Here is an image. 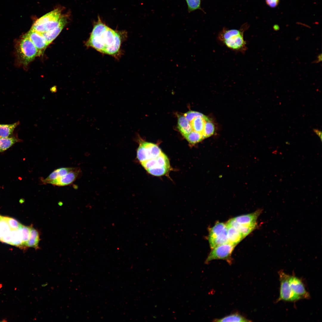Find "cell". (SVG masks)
<instances>
[{"mask_svg": "<svg viewBox=\"0 0 322 322\" xmlns=\"http://www.w3.org/2000/svg\"><path fill=\"white\" fill-rule=\"evenodd\" d=\"M125 31L114 30L98 17L86 43V45L103 54L118 58L121 55L122 44L126 38Z\"/></svg>", "mask_w": 322, "mask_h": 322, "instance_id": "1", "label": "cell"}, {"mask_svg": "<svg viewBox=\"0 0 322 322\" xmlns=\"http://www.w3.org/2000/svg\"><path fill=\"white\" fill-rule=\"evenodd\" d=\"M139 146L137 158L144 168L149 174L156 176L166 174L169 170V160L157 145L138 140Z\"/></svg>", "mask_w": 322, "mask_h": 322, "instance_id": "2", "label": "cell"}, {"mask_svg": "<svg viewBox=\"0 0 322 322\" xmlns=\"http://www.w3.org/2000/svg\"><path fill=\"white\" fill-rule=\"evenodd\" d=\"M15 48L17 62L21 66H27L39 56L37 48L25 34L17 40Z\"/></svg>", "mask_w": 322, "mask_h": 322, "instance_id": "3", "label": "cell"}, {"mask_svg": "<svg viewBox=\"0 0 322 322\" xmlns=\"http://www.w3.org/2000/svg\"><path fill=\"white\" fill-rule=\"evenodd\" d=\"M208 240L211 249L228 243L226 224L219 222H216L212 227L209 229Z\"/></svg>", "mask_w": 322, "mask_h": 322, "instance_id": "4", "label": "cell"}, {"mask_svg": "<svg viewBox=\"0 0 322 322\" xmlns=\"http://www.w3.org/2000/svg\"><path fill=\"white\" fill-rule=\"evenodd\" d=\"M235 246L227 243L217 246L212 249L205 261V264L216 259L226 261L230 265L232 262L231 255Z\"/></svg>", "mask_w": 322, "mask_h": 322, "instance_id": "5", "label": "cell"}, {"mask_svg": "<svg viewBox=\"0 0 322 322\" xmlns=\"http://www.w3.org/2000/svg\"><path fill=\"white\" fill-rule=\"evenodd\" d=\"M280 281V289L279 297L277 302L280 301L294 302L299 300L292 292L289 283L290 275L283 270L278 272Z\"/></svg>", "mask_w": 322, "mask_h": 322, "instance_id": "6", "label": "cell"}, {"mask_svg": "<svg viewBox=\"0 0 322 322\" xmlns=\"http://www.w3.org/2000/svg\"><path fill=\"white\" fill-rule=\"evenodd\" d=\"M244 33L233 35L221 43L227 48L236 52L242 53L247 49V43L244 38Z\"/></svg>", "mask_w": 322, "mask_h": 322, "instance_id": "7", "label": "cell"}, {"mask_svg": "<svg viewBox=\"0 0 322 322\" xmlns=\"http://www.w3.org/2000/svg\"><path fill=\"white\" fill-rule=\"evenodd\" d=\"M289 283L291 289L297 297L300 299H308L310 298L309 293L305 289L301 280L294 275H290Z\"/></svg>", "mask_w": 322, "mask_h": 322, "instance_id": "8", "label": "cell"}, {"mask_svg": "<svg viewBox=\"0 0 322 322\" xmlns=\"http://www.w3.org/2000/svg\"><path fill=\"white\" fill-rule=\"evenodd\" d=\"M25 35L30 39L36 47L38 51V55L42 54L48 45L43 35L31 29Z\"/></svg>", "mask_w": 322, "mask_h": 322, "instance_id": "9", "label": "cell"}, {"mask_svg": "<svg viewBox=\"0 0 322 322\" xmlns=\"http://www.w3.org/2000/svg\"><path fill=\"white\" fill-rule=\"evenodd\" d=\"M81 170L79 168H75L65 175L49 182L48 184L57 186H65L73 182L79 177Z\"/></svg>", "mask_w": 322, "mask_h": 322, "instance_id": "10", "label": "cell"}, {"mask_svg": "<svg viewBox=\"0 0 322 322\" xmlns=\"http://www.w3.org/2000/svg\"><path fill=\"white\" fill-rule=\"evenodd\" d=\"M66 19L62 16L59 19H55L46 22L38 25H32L31 29L41 33L53 30L59 26L66 24Z\"/></svg>", "mask_w": 322, "mask_h": 322, "instance_id": "11", "label": "cell"}, {"mask_svg": "<svg viewBox=\"0 0 322 322\" xmlns=\"http://www.w3.org/2000/svg\"><path fill=\"white\" fill-rule=\"evenodd\" d=\"M261 212L259 209L252 213L239 216L233 218L237 223L246 225L257 224L256 220Z\"/></svg>", "mask_w": 322, "mask_h": 322, "instance_id": "12", "label": "cell"}, {"mask_svg": "<svg viewBox=\"0 0 322 322\" xmlns=\"http://www.w3.org/2000/svg\"><path fill=\"white\" fill-rule=\"evenodd\" d=\"M226 225L227 229L228 243L235 246L244 237L233 227L226 223Z\"/></svg>", "mask_w": 322, "mask_h": 322, "instance_id": "13", "label": "cell"}, {"mask_svg": "<svg viewBox=\"0 0 322 322\" xmlns=\"http://www.w3.org/2000/svg\"><path fill=\"white\" fill-rule=\"evenodd\" d=\"M75 168L63 167L57 169L52 172L46 178L41 179V181L43 184H48L49 182L65 175Z\"/></svg>", "mask_w": 322, "mask_h": 322, "instance_id": "14", "label": "cell"}, {"mask_svg": "<svg viewBox=\"0 0 322 322\" xmlns=\"http://www.w3.org/2000/svg\"><path fill=\"white\" fill-rule=\"evenodd\" d=\"M235 228L245 237L255 230L257 227V224L252 225H246L239 223L233 218L230 219L226 223Z\"/></svg>", "mask_w": 322, "mask_h": 322, "instance_id": "15", "label": "cell"}, {"mask_svg": "<svg viewBox=\"0 0 322 322\" xmlns=\"http://www.w3.org/2000/svg\"><path fill=\"white\" fill-rule=\"evenodd\" d=\"M22 141L16 134H13L8 137H0V153L6 151L16 143Z\"/></svg>", "mask_w": 322, "mask_h": 322, "instance_id": "16", "label": "cell"}, {"mask_svg": "<svg viewBox=\"0 0 322 322\" xmlns=\"http://www.w3.org/2000/svg\"><path fill=\"white\" fill-rule=\"evenodd\" d=\"M61 11L60 9H57L54 10L37 20L32 25H38L48 21L59 19L62 16L61 15Z\"/></svg>", "mask_w": 322, "mask_h": 322, "instance_id": "17", "label": "cell"}, {"mask_svg": "<svg viewBox=\"0 0 322 322\" xmlns=\"http://www.w3.org/2000/svg\"><path fill=\"white\" fill-rule=\"evenodd\" d=\"M177 124L178 128L184 137L192 131L190 122L184 116L178 115Z\"/></svg>", "mask_w": 322, "mask_h": 322, "instance_id": "18", "label": "cell"}, {"mask_svg": "<svg viewBox=\"0 0 322 322\" xmlns=\"http://www.w3.org/2000/svg\"><path fill=\"white\" fill-rule=\"evenodd\" d=\"M40 240L39 232L33 227L32 225H31L30 237L27 244V247H33L36 250L38 249Z\"/></svg>", "mask_w": 322, "mask_h": 322, "instance_id": "19", "label": "cell"}, {"mask_svg": "<svg viewBox=\"0 0 322 322\" xmlns=\"http://www.w3.org/2000/svg\"><path fill=\"white\" fill-rule=\"evenodd\" d=\"M207 118L205 116H199L194 118L190 121L192 131L202 134L205 123Z\"/></svg>", "mask_w": 322, "mask_h": 322, "instance_id": "20", "label": "cell"}, {"mask_svg": "<svg viewBox=\"0 0 322 322\" xmlns=\"http://www.w3.org/2000/svg\"><path fill=\"white\" fill-rule=\"evenodd\" d=\"M245 28H242L240 30L224 28L219 34L217 36L218 40L221 43L233 35L244 33L245 30Z\"/></svg>", "mask_w": 322, "mask_h": 322, "instance_id": "21", "label": "cell"}, {"mask_svg": "<svg viewBox=\"0 0 322 322\" xmlns=\"http://www.w3.org/2000/svg\"><path fill=\"white\" fill-rule=\"evenodd\" d=\"M19 124V121L10 124H0V137L13 135L15 129Z\"/></svg>", "mask_w": 322, "mask_h": 322, "instance_id": "22", "label": "cell"}, {"mask_svg": "<svg viewBox=\"0 0 322 322\" xmlns=\"http://www.w3.org/2000/svg\"><path fill=\"white\" fill-rule=\"evenodd\" d=\"M213 321L215 322L251 321L243 316L237 312L231 314L222 318L215 319Z\"/></svg>", "mask_w": 322, "mask_h": 322, "instance_id": "23", "label": "cell"}, {"mask_svg": "<svg viewBox=\"0 0 322 322\" xmlns=\"http://www.w3.org/2000/svg\"><path fill=\"white\" fill-rule=\"evenodd\" d=\"M65 24H62L53 30L41 33L45 38L48 45L51 43L58 35Z\"/></svg>", "mask_w": 322, "mask_h": 322, "instance_id": "24", "label": "cell"}, {"mask_svg": "<svg viewBox=\"0 0 322 322\" xmlns=\"http://www.w3.org/2000/svg\"><path fill=\"white\" fill-rule=\"evenodd\" d=\"M184 137L190 143L192 144L198 143L204 139L202 133L193 131H191Z\"/></svg>", "mask_w": 322, "mask_h": 322, "instance_id": "25", "label": "cell"}, {"mask_svg": "<svg viewBox=\"0 0 322 322\" xmlns=\"http://www.w3.org/2000/svg\"><path fill=\"white\" fill-rule=\"evenodd\" d=\"M215 130L214 126L212 122L207 118L206 120L202 132L204 138L212 136Z\"/></svg>", "mask_w": 322, "mask_h": 322, "instance_id": "26", "label": "cell"}, {"mask_svg": "<svg viewBox=\"0 0 322 322\" xmlns=\"http://www.w3.org/2000/svg\"><path fill=\"white\" fill-rule=\"evenodd\" d=\"M30 225L27 226L22 225L21 232L23 249L26 250L28 248L27 244L30 237Z\"/></svg>", "mask_w": 322, "mask_h": 322, "instance_id": "27", "label": "cell"}, {"mask_svg": "<svg viewBox=\"0 0 322 322\" xmlns=\"http://www.w3.org/2000/svg\"><path fill=\"white\" fill-rule=\"evenodd\" d=\"M189 11L191 12L200 7V0H186Z\"/></svg>", "mask_w": 322, "mask_h": 322, "instance_id": "28", "label": "cell"}, {"mask_svg": "<svg viewBox=\"0 0 322 322\" xmlns=\"http://www.w3.org/2000/svg\"><path fill=\"white\" fill-rule=\"evenodd\" d=\"M185 118L189 121H190L194 118L199 116H204L205 115L198 112L190 111L184 114Z\"/></svg>", "mask_w": 322, "mask_h": 322, "instance_id": "29", "label": "cell"}, {"mask_svg": "<svg viewBox=\"0 0 322 322\" xmlns=\"http://www.w3.org/2000/svg\"><path fill=\"white\" fill-rule=\"evenodd\" d=\"M6 218L9 226L13 229H17L22 225L13 218L8 217Z\"/></svg>", "mask_w": 322, "mask_h": 322, "instance_id": "30", "label": "cell"}, {"mask_svg": "<svg viewBox=\"0 0 322 322\" xmlns=\"http://www.w3.org/2000/svg\"><path fill=\"white\" fill-rule=\"evenodd\" d=\"M267 4L271 7H275L278 4L279 0H265Z\"/></svg>", "mask_w": 322, "mask_h": 322, "instance_id": "31", "label": "cell"}, {"mask_svg": "<svg viewBox=\"0 0 322 322\" xmlns=\"http://www.w3.org/2000/svg\"><path fill=\"white\" fill-rule=\"evenodd\" d=\"M313 131L321 139V141H322V131L319 130L318 129H313Z\"/></svg>", "mask_w": 322, "mask_h": 322, "instance_id": "32", "label": "cell"}, {"mask_svg": "<svg viewBox=\"0 0 322 322\" xmlns=\"http://www.w3.org/2000/svg\"><path fill=\"white\" fill-rule=\"evenodd\" d=\"M273 29L275 30H278L279 29V27L277 25H275L273 27Z\"/></svg>", "mask_w": 322, "mask_h": 322, "instance_id": "33", "label": "cell"}, {"mask_svg": "<svg viewBox=\"0 0 322 322\" xmlns=\"http://www.w3.org/2000/svg\"><path fill=\"white\" fill-rule=\"evenodd\" d=\"M2 322H7V321H6L5 319H3L2 321Z\"/></svg>", "mask_w": 322, "mask_h": 322, "instance_id": "34", "label": "cell"}, {"mask_svg": "<svg viewBox=\"0 0 322 322\" xmlns=\"http://www.w3.org/2000/svg\"><path fill=\"white\" fill-rule=\"evenodd\" d=\"M2 284H0V288H1L2 287Z\"/></svg>", "mask_w": 322, "mask_h": 322, "instance_id": "35", "label": "cell"}, {"mask_svg": "<svg viewBox=\"0 0 322 322\" xmlns=\"http://www.w3.org/2000/svg\"><path fill=\"white\" fill-rule=\"evenodd\" d=\"M1 236L0 235V241H1Z\"/></svg>", "mask_w": 322, "mask_h": 322, "instance_id": "36", "label": "cell"}]
</instances>
